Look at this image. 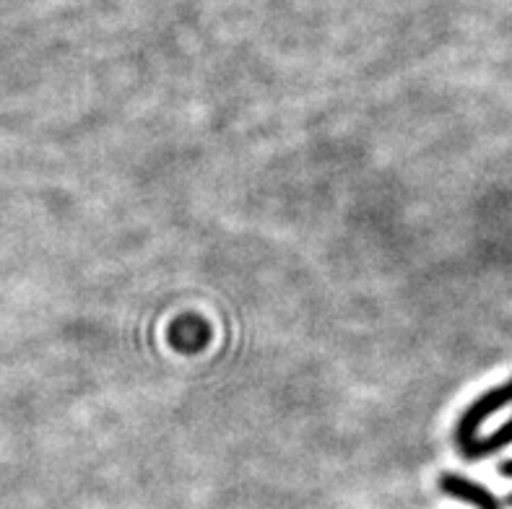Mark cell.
Returning a JSON list of instances; mask_svg holds the SVG:
<instances>
[{"label":"cell","instance_id":"3","mask_svg":"<svg viewBox=\"0 0 512 509\" xmlns=\"http://www.w3.org/2000/svg\"><path fill=\"white\" fill-rule=\"evenodd\" d=\"M507 445H512V419L507 421V424H502L494 434H489V437L476 439L474 445L463 452V458H466V460H484V458H489V455H497L500 450H505Z\"/></svg>","mask_w":512,"mask_h":509},{"label":"cell","instance_id":"2","mask_svg":"<svg viewBox=\"0 0 512 509\" xmlns=\"http://www.w3.org/2000/svg\"><path fill=\"white\" fill-rule=\"evenodd\" d=\"M440 489L445 491L448 497L474 504L476 509H500V502H497V497H492V491L474 484V481H468V478L455 476V473H442Z\"/></svg>","mask_w":512,"mask_h":509},{"label":"cell","instance_id":"1","mask_svg":"<svg viewBox=\"0 0 512 509\" xmlns=\"http://www.w3.org/2000/svg\"><path fill=\"white\" fill-rule=\"evenodd\" d=\"M510 403H512V380L500 387H492V390H487L481 398H476L474 403L466 408V413H463L461 419H458V424H455V442H458L461 452H466L468 447L474 445L481 424H484L489 416H494L497 411L510 406Z\"/></svg>","mask_w":512,"mask_h":509},{"label":"cell","instance_id":"5","mask_svg":"<svg viewBox=\"0 0 512 509\" xmlns=\"http://www.w3.org/2000/svg\"><path fill=\"white\" fill-rule=\"evenodd\" d=\"M507 502H510V504H512V494H510V499H507Z\"/></svg>","mask_w":512,"mask_h":509},{"label":"cell","instance_id":"4","mask_svg":"<svg viewBox=\"0 0 512 509\" xmlns=\"http://www.w3.org/2000/svg\"><path fill=\"white\" fill-rule=\"evenodd\" d=\"M500 473L505 478H512V460H507V463L500 465Z\"/></svg>","mask_w":512,"mask_h":509}]
</instances>
